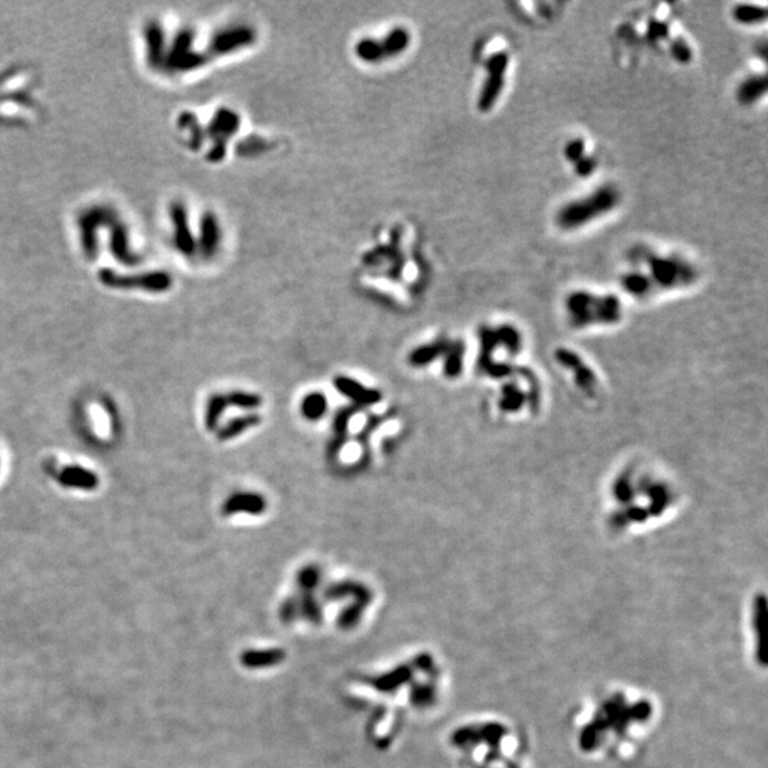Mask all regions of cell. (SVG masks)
<instances>
[{
	"instance_id": "1",
	"label": "cell",
	"mask_w": 768,
	"mask_h": 768,
	"mask_svg": "<svg viewBox=\"0 0 768 768\" xmlns=\"http://www.w3.org/2000/svg\"><path fill=\"white\" fill-rule=\"evenodd\" d=\"M619 202V189L612 184H605L589 195L565 204L556 214V225L563 230L579 229L612 212Z\"/></svg>"
},
{
	"instance_id": "2",
	"label": "cell",
	"mask_w": 768,
	"mask_h": 768,
	"mask_svg": "<svg viewBox=\"0 0 768 768\" xmlns=\"http://www.w3.org/2000/svg\"><path fill=\"white\" fill-rule=\"evenodd\" d=\"M566 304L572 322L576 325L610 323L621 318V302L613 295L595 296L589 292H573Z\"/></svg>"
},
{
	"instance_id": "3",
	"label": "cell",
	"mask_w": 768,
	"mask_h": 768,
	"mask_svg": "<svg viewBox=\"0 0 768 768\" xmlns=\"http://www.w3.org/2000/svg\"><path fill=\"white\" fill-rule=\"evenodd\" d=\"M647 272H644L653 288L673 289L687 286L697 278L696 267L679 256H663L647 253L644 256Z\"/></svg>"
},
{
	"instance_id": "4",
	"label": "cell",
	"mask_w": 768,
	"mask_h": 768,
	"mask_svg": "<svg viewBox=\"0 0 768 768\" xmlns=\"http://www.w3.org/2000/svg\"><path fill=\"white\" fill-rule=\"evenodd\" d=\"M510 67V54L507 52L494 53L485 63L487 77L478 96V108L489 111L503 94L505 86V74Z\"/></svg>"
},
{
	"instance_id": "5",
	"label": "cell",
	"mask_w": 768,
	"mask_h": 768,
	"mask_svg": "<svg viewBox=\"0 0 768 768\" xmlns=\"http://www.w3.org/2000/svg\"><path fill=\"white\" fill-rule=\"evenodd\" d=\"M334 389L344 397H348L353 406L360 410L378 404L383 400V394L376 389H367L364 384L348 376H336L333 378Z\"/></svg>"
},
{
	"instance_id": "6",
	"label": "cell",
	"mask_w": 768,
	"mask_h": 768,
	"mask_svg": "<svg viewBox=\"0 0 768 768\" xmlns=\"http://www.w3.org/2000/svg\"><path fill=\"white\" fill-rule=\"evenodd\" d=\"M267 503L259 492H234L230 494L222 505V515L230 517L238 514L262 515L266 511Z\"/></svg>"
},
{
	"instance_id": "7",
	"label": "cell",
	"mask_w": 768,
	"mask_h": 768,
	"mask_svg": "<svg viewBox=\"0 0 768 768\" xmlns=\"http://www.w3.org/2000/svg\"><path fill=\"white\" fill-rule=\"evenodd\" d=\"M255 38L256 34L251 26H235L218 33L211 47L216 54H225L252 45Z\"/></svg>"
},
{
	"instance_id": "8",
	"label": "cell",
	"mask_w": 768,
	"mask_h": 768,
	"mask_svg": "<svg viewBox=\"0 0 768 768\" xmlns=\"http://www.w3.org/2000/svg\"><path fill=\"white\" fill-rule=\"evenodd\" d=\"M450 341L451 340H447V339L441 337V339L434 340L433 343L418 346V348L411 350V353L408 355V363L413 367H426V366L431 364L436 359L445 355L448 346H450Z\"/></svg>"
},
{
	"instance_id": "9",
	"label": "cell",
	"mask_w": 768,
	"mask_h": 768,
	"mask_svg": "<svg viewBox=\"0 0 768 768\" xmlns=\"http://www.w3.org/2000/svg\"><path fill=\"white\" fill-rule=\"evenodd\" d=\"M260 421H262V417L258 413H248L244 415H238L235 418H230L226 424H223L218 430L216 437L219 441H228V440L237 438L246 430L259 426Z\"/></svg>"
},
{
	"instance_id": "10",
	"label": "cell",
	"mask_w": 768,
	"mask_h": 768,
	"mask_svg": "<svg viewBox=\"0 0 768 768\" xmlns=\"http://www.w3.org/2000/svg\"><path fill=\"white\" fill-rule=\"evenodd\" d=\"M767 93V79L764 74H753L741 82L737 89V100L743 105H753Z\"/></svg>"
},
{
	"instance_id": "11",
	"label": "cell",
	"mask_w": 768,
	"mask_h": 768,
	"mask_svg": "<svg viewBox=\"0 0 768 768\" xmlns=\"http://www.w3.org/2000/svg\"><path fill=\"white\" fill-rule=\"evenodd\" d=\"M239 126H241V119L235 111L221 108L215 114L209 130L214 135H218V138L225 140L226 137L235 134L239 130Z\"/></svg>"
},
{
	"instance_id": "12",
	"label": "cell",
	"mask_w": 768,
	"mask_h": 768,
	"mask_svg": "<svg viewBox=\"0 0 768 768\" xmlns=\"http://www.w3.org/2000/svg\"><path fill=\"white\" fill-rule=\"evenodd\" d=\"M329 408L327 399L320 392L307 393L300 401V413L307 421H319Z\"/></svg>"
},
{
	"instance_id": "13",
	"label": "cell",
	"mask_w": 768,
	"mask_h": 768,
	"mask_svg": "<svg viewBox=\"0 0 768 768\" xmlns=\"http://www.w3.org/2000/svg\"><path fill=\"white\" fill-rule=\"evenodd\" d=\"M466 353V346L461 340L450 341L448 349L444 355V374L450 378L457 377L463 370V360Z\"/></svg>"
},
{
	"instance_id": "14",
	"label": "cell",
	"mask_w": 768,
	"mask_h": 768,
	"mask_svg": "<svg viewBox=\"0 0 768 768\" xmlns=\"http://www.w3.org/2000/svg\"><path fill=\"white\" fill-rule=\"evenodd\" d=\"M410 45V33L404 27L393 29L381 42L384 56H396L407 49Z\"/></svg>"
},
{
	"instance_id": "15",
	"label": "cell",
	"mask_w": 768,
	"mask_h": 768,
	"mask_svg": "<svg viewBox=\"0 0 768 768\" xmlns=\"http://www.w3.org/2000/svg\"><path fill=\"white\" fill-rule=\"evenodd\" d=\"M733 17L737 23L753 26V24H761L767 20V10L765 8L757 6V5H739L733 10Z\"/></svg>"
},
{
	"instance_id": "16",
	"label": "cell",
	"mask_w": 768,
	"mask_h": 768,
	"mask_svg": "<svg viewBox=\"0 0 768 768\" xmlns=\"http://www.w3.org/2000/svg\"><path fill=\"white\" fill-rule=\"evenodd\" d=\"M228 407L226 394H212L208 399L207 403V411H205V424L208 430H216L219 426V420L222 414L225 413V408Z\"/></svg>"
},
{
	"instance_id": "17",
	"label": "cell",
	"mask_w": 768,
	"mask_h": 768,
	"mask_svg": "<svg viewBox=\"0 0 768 768\" xmlns=\"http://www.w3.org/2000/svg\"><path fill=\"white\" fill-rule=\"evenodd\" d=\"M202 249L207 255H212L219 244V225L216 218L211 214L205 215L202 221Z\"/></svg>"
},
{
	"instance_id": "18",
	"label": "cell",
	"mask_w": 768,
	"mask_h": 768,
	"mask_svg": "<svg viewBox=\"0 0 768 768\" xmlns=\"http://www.w3.org/2000/svg\"><path fill=\"white\" fill-rule=\"evenodd\" d=\"M355 52L357 57L366 63H377L381 59H384V50L381 46V42L376 40V38L364 37L360 42L356 43Z\"/></svg>"
},
{
	"instance_id": "19",
	"label": "cell",
	"mask_w": 768,
	"mask_h": 768,
	"mask_svg": "<svg viewBox=\"0 0 768 768\" xmlns=\"http://www.w3.org/2000/svg\"><path fill=\"white\" fill-rule=\"evenodd\" d=\"M622 286L625 288L626 292H629L633 296H644L653 289L647 275L642 271L628 272L622 278Z\"/></svg>"
},
{
	"instance_id": "20",
	"label": "cell",
	"mask_w": 768,
	"mask_h": 768,
	"mask_svg": "<svg viewBox=\"0 0 768 768\" xmlns=\"http://www.w3.org/2000/svg\"><path fill=\"white\" fill-rule=\"evenodd\" d=\"M228 406H234L241 410H256L262 406V397L256 393L235 390L226 394Z\"/></svg>"
},
{
	"instance_id": "21",
	"label": "cell",
	"mask_w": 768,
	"mask_h": 768,
	"mask_svg": "<svg viewBox=\"0 0 768 768\" xmlns=\"http://www.w3.org/2000/svg\"><path fill=\"white\" fill-rule=\"evenodd\" d=\"M360 411L359 407L356 406H348V407H341L339 408L334 415H333V422H332V429H333V436H348L349 433V424H350V420Z\"/></svg>"
},
{
	"instance_id": "22",
	"label": "cell",
	"mask_w": 768,
	"mask_h": 768,
	"mask_svg": "<svg viewBox=\"0 0 768 768\" xmlns=\"http://www.w3.org/2000/svg\"><path fill=\"white\" fill-rule=\"evenodd\" d=\"M563 156L572 165L586 156V145L582 138H572L563 148Z\"/></svg>"
},
{
	"instance_id": "23",
	"label": "cell",
	"mask_w": 768,
	"mask_h": 768,
	"mask_svg": "<svg viewBox=\"0 0 768 768\" xmlns=\"http://www.w3.org/2000/svg\"><path fill=\"white\" fill-rule=\"evenodd\" d=\"M384 421H386V417H384V415H376V414L370 415V417L366 420V422L363 424L360 433H359L357 437H356V440L359 441V444H360L364 450H366L367 445H369L370 436L376 431V429H377L378 426L383 424Z\"/></svg>"
},
{
	"instance_id": "24",
	"label": "cell",
	"mask_w": 768,
	"mask_h": 768,
	"mask_svg": "<svg viewBox=\"0 0 768 768\" xmlns=\"http://www.w3.org/2000/svg\"><path fill=\"white\" fill-rule=\"evenodd\" d=\"M670 54L680 64H687L693 59V50H691L688 43L684 42V38L680 37L674 38L670 43Z\"/></svg>"
},
{
	"instance_id": "25",
	"label": "cell",
	"mask_w": 768,
	"mask_h": 768,
	"mask_svg": "<svg viewBox=\"0 0 768 768\" xmlns=\"http://www.w3.org/2000/svg\"><path fill=\"white\" fill-rule=\"evenodd\" d=\"M174 216L178 222V226H179V239H178V244L179 246L184 249V252H192V249H194V241H192L188 229H186V223H185V214L182 211L181 207H178L174 212Z\"/></svg>"
},
{
	"instance_id": "26",
	"label": "cell",
	"mask_w": 768,
	"mask_h": 768,
	"mask_svg": "<svg viewBox=\"0 0 768 768\" xmlns=\"http://www.w3.org/2000/svg\"><path fill=\"white\" fill-rule=\"evenodd\" d=\"M596 168H598V161L592 156H589V154H586L584 158H581L579 161H576L573 164L575 174L581 178L591 177Z\"/></svg>"
},
{
	"instance_id": "27",
	"label": "cell",
	"mask_w": 768,
	"mask_h": 768,
	"mask_svg": "<svg viewBox=\"0 0 768 768\" xmlns=\"http://www.w3.org/2000/svg\"><path fill=\"white\" fill-rule=\"evenodd\" d=\"M669 34V27L666 23L663 22H650L649 27H647V37L650 38V40L653 42H660V40H665V38L667 37Z\"/></svg>"
},
{
	"instance_id": "28",
	"label": "cell",
	"mask_w": 768,
	"mask_h": 768,
	"mask_svg": "<svg viewBox=\"0 0 768 768\" xmlns=\"http://www.w3.org/2000/svg\"><path fill=\"white\" fill-rule=\"evenodd\" d=\"M348 436H333L329 441V445L326 448V454L329 458H336L339 452L343 450V447L348 444Z\"/></svg>"
},
{
	"instance_id": "29",
	"label": "cell",
	"mask_w": 768,
	"mask_h": 768,
	"mask_svg": "<svg viewBox=\"0 0 768 768\" xmlns=\"http://www.w3.org/2000/svg\"><path fill=\"white\" fill-rule=\"evenodd\" d=\"M225 152H226V141L223 138H219L209 152V158L212 161H221L225 157Z\"/></svg>"
}]
</instances>
